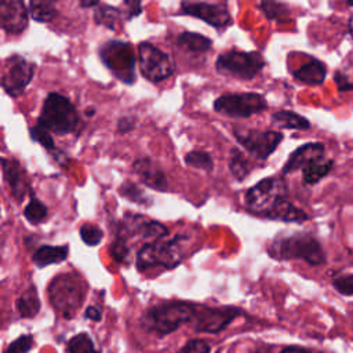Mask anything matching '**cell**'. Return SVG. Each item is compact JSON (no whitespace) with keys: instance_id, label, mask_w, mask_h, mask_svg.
<instances>
[{"instance_id":"cell-8","label":"cell","mask_w":353,"mask_h":353,"mask_svg":"<svg viewBox=\"0 0 353 353\" xmlns=\"http://www.w3.org/2000/svg\"><path fill=\"white\" fill-rule=\"evenodd\" d=\"M287 196V185L283 176H268L251 186L244 193L245 208L263 216L265 212L281 197Z\"/></svg>"},{"instance_id":"cell-36","label":"cell","mask_w":353,"mask_h":353,"mask_svg":"<svg viewBox=\"0 0 353 353\" xmlns=\"http://www.w3.org/2000/svg\"><path fill=\"white\" fill-rule=\"evenodd\" d=\"M29 134H30V138L33 141H36L37 143H40L44 149H47V150H54L55 149V143H54V139H52L50 131L43 128L37 123L33 127L29 128Z\"/></svg>"},{"instance_id":"cell-45","label":"cell","mask_w":353,"mask_h":353,"mask_svg":"<svg viewBox=\"0 0 353 353\" xmlns=\"http://www.w3.org/2000/svg\"><path fill=\"white\" fill-rule=\"evenodd\" d=\"M248 353H273V350H272V347H269V346H258V347L252 349V350L248 352Z\"/></svg>"},{"instance_id":"cell-10","label":"cell","mask_w":353,"mask_h":353,"mask_svg":"<svg viewBox=\"0 0 353 353\" xmlns=\"http://www.w3.org/2000/svg\"><path fill=\"white\" fill-rule=\"evenodd\" d=\"M233 135L236 141L255 159L266 160L280 145L284 135L279 131H258L244 128L240 125L233 127Z\"/></svg>"},{"instance_id":"cell-14","label":"cell","mask_w":353,"mask_h":353,"mask_svg":"<svg viewBox=\"0 0 353 353\" xmlns=\"http://www.w3.org/2000/svg\"><path fill=\"white\" fill-rule=\"evenodd\" d=\"M178 15H189L204 21L214 28H226L232 23V15L225 4H214L205 1H182Z\"/></svg>"},{"instance_id":"cell-26","label":"cell","mask_w":353,"mask_h":353,"mask_svg":"<svg viewBox=\"0 0 353 353\" xmlns=\"http://www.w3.org/2000/svg\"><path fill=\"white\" fill-rule=\"evenodd\" d=\"M121 18V11L113 6L101 3L94 11V21L97 25H102L108 29L114 30L117 22Z\"/></svg>"},{"instance_id":"cell-46","label":"cell","mask_w":353,"mask_h":353,"mask_svg":"<svg viewBox=\"0 0 353 353\" xmlns=\"http://www.w3.org/2000/svg\"><path fill=\"white\" fill-rule=\"evenodd\" d=\"M99 4H101L99 1H88V0L79 3V6L83 7V8H90V7H95V8H97Z\"/></svg>"},{"instance_id":"cell-37","label":"cell","mask_w":353,"mask_h":353,"mask_svg":"<svg viewBox=\"0 0 353 353\" xmlns=\"http://www.w3.org/2000/svg\"><path fill=\"white\" fill-rule=\"evenodd\" d=\"M33 335L32 334H22L17 339H14L3 353H29L33 346Z\"/></svg>"},{"instance_id":"cell-12","label":"cell","mask_w":353,"mask_h":353,"mask_svg":"<svg viewBox=\"0 0 353 353\" xmlns=\"http://www.w3.org/2000/svg\"><path fill=\"white\" fill-rule=\"evenodd\" d=\"M33 73L34 65L32 62L26 61L18 54H12L4 61L1 87L8 95L17 98L29 85L33 79Z\"/></svg>"},{"instance_id":"cell-7","label":"cell","mask_w":353,"mask_h":353,"mask_svg":"<svg viewBox=\"0 0 353 353\" xmlns=\"http://www.w3.org/2000/svg\"><path fill=\"white\" fill-rule=\"evenodd\" d=\"M99 58L112 74L125 84L135 81V57L127 41L110 40L99 47Z\"/></svg>"},{"instance_id":"cell-47","label":"cell","mask_w":353,"mask_h":353,"mask_svg":"<svg viewBox=\"0 0 353 353\" xmlns=\"http://www.w3.org/2000/svg\"><path fill=\"white\" fill-rule=\"evenodd\" d=\"M347 33L353 39V15H350L349 22H347Z\"/></svg>"},{"instance_id":"cell-11","label":"cell","mask_w":353,"mask_h":353,"mask_svg":"<svg viewBox=\"0 0 353 353\" xmlns=\"http://www.w3.org/2000/svg\"><path fill=\"white\" fill-rule=\"evenodd\" d=\"M241 314L243 310L237 306H207L199 303L192 327L199 334H219Z\"/></svg>"},{"instance_id":"cell-30","label":"cell","mask_w":353,"mask_h":353,"mask_svg":"<svg viewBox=\"0 0 353 353\" xmlns=\"http://www.w3.org/2000/svg\"><path fill=\"white\" fill-rule=\"evenodd\" d=\"M68 353H102L101 349H97L94 341L87 332H79L73 335L66 343Z\"/></svg>"},{"instance_id":"cell-16","label":"cell","mask_w":353,"mask_h":353,"mask_svg":"<svg viewBox=\"0 0 353 353\" xmlns=\"http://www.w3.org/2000/svg\"><path fill=\"white\" fill-rule=\"evenodd\" d=\"M1 168H3V176L10 186V192L12 197L17 201H22L25 194L30 192L28 186L25 168L15 159H7V157L1 159Z\"/></svg>"},{"instance_id":"cell-40","label":"cell","mask_w":353,"mask_h":353,"mask_svg":"<svg viewBox=\"0 0 353 353\" xmlns=\"http://www.w3.org/2000/svg\"><path fill=\"white\" fill-rule=\"evenodd\" d=\"M334 80L336 83V87H338L339 92L353 91V79H352V76L343 73L342 70H336L334 73Z\"/></svg>"},{"instance_id":"cell-19","label":"cell","mask_w":353,"mask_h":353,"mask_svg":"<svg viewBox=\"0 0 353 353\" xmlns=\"http://www.w3.org/2000/svg\"><path fill=\"white\" fill-rule=\"evenodd\" d=\"M263 218L281 222L303 223L309 219V215L302 208L292 204L287 196H283L265 212Z\"/></svg>"},{"instance_id":"cell-24","label":"cell","mask_w":353,"mask_h":353,"mask_svg":"<svg viewBox=\"0 0 353 353\" xmlns=\"http://www.w3.org/2000/svg\"><path fill=\"white\" fill-rule=\"evenodd\" d=\"M270 120L274 125L279 128L284 130H299V131H306L310 128V121L303 117L302 114L292 112V110H277L272 113Z\"/></svg>"},{"instance_id":"cell-25","label":"cell","mask_w":353,"mask_h":353,"mask_svg":"<svg viewBox=\"0 0 353 353\" xmlns=\"http://www.w3.org/2000/svg\"><path fill=\"white\" fill-rule=\"evenodd\" d=\"M176 44L190 52H207L212 47V40L196 32H182L176 36Z\"/></svg>"},{"instance_id":"cell-15","label":"cell","mask_w":353,"mask_h":353,"mask_svg":"<svg viewBox=\"0 0 353 353\" xmlns=\"http://www.w3.org/2000/svg\"><path fill=\"white\" fill-rule=\"evenodd\" d=\"M29 10L23 1L3 0L0 3V25L8 34H21L28 28Z\"/></svg>"},{"instance_id":"cell-29","label":"cell","mask_w":353,"mask_h":353,"mask_svg":"<svg viewBox=\"0 0 353 353\" xmlns=\"http://www.w3.org/2000/svg\"><path fill=\"white\" fill-rule=\"evenodd\" d=\"M29 193H30V200L23 208V216L32 225H39L47 218L48 210H47V205L43 204L32 192Z\"/></svg>"},{"instance_id":"cell-27","label":"cell","mask_w":353,"mask_h":353,"mask_svg":"<svg viewBox=\"0 0 353 353\" xmlns=\"http://www.w3.org/2000/svg\"><path fill=\"white\" fill-rule=\"evenodd\" d=\"M57 7L54 1H40L32 0L29 3V14L36 22L47 23L51 22L57 17Z\"/></svg>"},{"instance_id":"cell-41","label":"cell","mask_w":353,"mask_h":353,"mask_svg":"<svg viewBox=\"0 0 353 353\" xmlns=\"http://www.w3.org/2000/svg\"><path fill=\"white\" fill-rule=\"evenodd\" d=\"M135 123H137L135 117H132V116H123L117 121V131L120 134H127V132L134 130Z\"/></svg>"},{"instance_id":"cell-39","label":"cell","mask_w":353,"mask_h":353,"mask_svg":"<svg viewBox=\"0 0 353 353\" xmlns=\"http://www.w3.org/2000/svg\"><path fill=\"white\" fill-rule=\"evenodd\" d=\"M332 285L341 295L353 296V273L334 277Z\"/></svg>"},{"instance_id":"cell-2","label":"cell","mask_w":353,"mask_h":353,"mask_svg":"<svg viewBox=\"0 0 353 353\" xmlns=\"http://www.w3.org/2000/svg\"><path fill=\"white\" fill-rule=\"evenodd\" d=\"M268 254L277 261L301 259L310 266H321L327 262L321 243L307 232L279 234L268 244Z\"/></svg>"},{"instance_id":"cell-33","label":"cell","mask_w":353,"mask_h":353,"mask_svg":"<svg viewBox=\"0 0 353 353\" xmlns=\"http://www.w3.org/2000/svg\"><path fill=\"white\" fill-rule=\"evenodd\" d=\"M185 163L193 168L204 170V171H211L214 161L210 153L203 152V150H192L186 153L185 156Z\"/></svg>"},{"instance_id":"cell-21","label":"cell","mask_w":353,"mask_h":353,"mask_svg":"<svg viewBox=\"0 0 353 353\" xmlns=\"http://www.w3.org/2000/svg\"><path fill=\"white\" fill-rule=\"evenodd\" d=\"M69 255V245H40L32 255V262L37 268H46L63 262Z\"/></svg>"},{"instance_id":"cell-23","label":"cell","mask_w":353,"mask_h":353,"mask_svg":"<svg viewBox=\"0 0 353 353\" xmlns=\"http://www.w3.org/2000/svg\"><path fill=\"white\" fill-rule=\"evenodd\" d=\"M334 168V160L325 159L324 156L314 159L302 168V181L306 185H314L324 179Z\"/></svg>"},{"instance_id":"cell-22","label":"cell","mask_w":353,"mask_h":353,"mask_svg":"<svg viewBox=\"0 0 353 353\" xmlns=\"http://www.w3.org/2000/svg\"><path fill=\"white\" fill-rule=\"evenodd\" d=\"M17 312L22 319H33L39 314L41 303L34 284L29 285L15 301Z\"/></svg>"},{"instance_id":"cell-38","label":"cell","mask_w":353,"mask_h":353,"mask_svg":"<svg viewBox=\"0 0 353 353\" xmlns=\"http://www.w3.org/2000/svg\"><path fill=\"white\" fill-rule=\"evenodd\" d=\"M211 346L207 343L204 339H189L188 342L183 343L182 347H179L175 353H210Z\"/></svg>"},{"instance_id":"cell-13","label":"cell","mask_w":353,"mask_h":353,"mask_svg":"<svg viewBox=\"0 0 353 353\" xmlns=\"http://www.w3.org/2000/svg\"><path fill=\"white\" fill-rule=\"evenodd\" d=\"M138 61L141 73L152 83H160L168 79L174 72L168 55L148 41L139 43Z\"/></svg>"},{"instance_id":"cell-44","label":"cell","mask_w":353,"mask_h":353,"mask_svg":"<svg viewBox=\"0 0 353 353\" xmlns=\"http://www.w3.org/2000/svg\"><path fill=\"white\" fill-rule=\"evenodd\" d=\"M84 317L91 320V321H99L102 319V313L101 310L97 307V306H88L85 310H84Z\"/></svg>"},{"instance_id":"cell-18","label":"cell","mask_w":353,"mask_h":353,"mask_svg":"<svg viewBox=\"0 0 353 353\" xmlns=\"http://www.w3.org/2000/svg\"><path fill=\"white\" fill-rule=\"evenodd\" d=\"M132 170L135 174L141 178V181L148 186L159 192H165L167 190V178L165 174L160 167H157L150 159L148 157H141L137 159L132 163Z\"/></svg>"},{"instance_id":"cell-5","label":"cell","mask_w":353,"mask_h":353,"mask_svg":"<svg viewBox=\"0 0 353 353\" xmlns=\"http://www.w3.org/2000/svg\"><path fill=\"white\" fill-rule=\"evenodd\" d=\"M80 123V117L76 106L69 98L50 92L41 106V112L37 117V124L50 132L65 135L73 132Z\"/></svg>"},{"instance_id":"cell-43","label":"cell","mask_w":353,"mask_h":353,"mask_svg":"<svg viewBox=\"0 0 353 353\" xmlns=\"http://www.w3.org/2000/svg\"><path fill=\"white\" fill-rule=\"evenodd\" d=\"M280 353H324V352H320V350H314V349H310V347H306V346H299V345H290V346H285L280 350Z\"/></svg>"},{"instance_id":"cell-4","label":"cell","mask_w":353,"mask_h":353,"mask_svg":"<svg viewBox=\"0 0 353 353\" xmlns=\"http://www.w3.org/2000/svg\"><path fill=\"white\" fill-rule=\"evenodd\" d=\"M52 309L63 319H73L85 298V285L77 274L62 273L55 276L47 288Z\"/></svg>"},{"instance_id":"cell-48","label":"cell","mask_w":353,"mask_h":353,"mask_svg":"<svg viewBox=\"0 0 353 353\" xmlns=\"http://www.w3.org/2000/svg\"><path fill=\"white\" fill-rule=\"evenodd\" d=\"M345 4H346L347 7H353V1H346Z\"/></svg>"},{"instance_id":"cell-6","label":"cell","mask_w":353,"mask_h":353,"mask_svg":"<svg viewBox=\"0 0 353 353\" xmlns=\"http://www.w3.org/2000/svg\"><path fill=\"white\" fill-rule=\"evenodd\" d=\"M265 65L266 61L256 51H226L215 61L219 74L239 80H252Z\"/></svg>"},{"instance_id":"cell-32","label":"cell","mask_w":353,"mask_h":353,"mask_svg":"<svg viewBox=\"0 0 353 353\" xmlns=\"http://www.w3.org/2000/svg\"><path fill=\"white\" fill-rule=\"evenodd\" d=\"M261 11L269 21H285L290 15V8L284 3L279 1H262L259 4Z\"/></svg>"},{"instance_id":"cell-17","label":"cell","mask_w":353,"mask_h":353,"mask_svg":"<svg viewBox=\"0 0 353 353\" xmlns=\"http://www.w3.org/2000/svg\"><path fill=\"white\" fill-rule=\"evenodd\" d=\"M324 152H325V146L321 142H306L301 145L290 154L288 160L285 161L281 170L283 175L291 174L296 170H302L314 159L324 156Z\"/></svg>"},{"instance_id":"cell-35","label":"cell","mask_w":353,"mask_h":353,"mask_svg":"<svg viewBox=\"0 0 353 353\" xmlns=\"http://www.w3.org/2000/svg\"><path fill=\"white\" fill-rule=\"evenodd\" d=\"M79 233H80V239L83 240V243L90 247H95L103 240V232L92 223L81 225Z\"/></svg>"},{"instance_id":"cell-1","label":"cell","mask_w":353,"mask_h":353,"mask_svg":"<svg viewBox=\"0 0 353 353\" xmlns=\"http://www.w3.org/2000/svg\"><path fill=\"white\" fill-rule=\"evenodd\" d=\"M197 305L199 303L194 302L175 299L153 305L142 313L139 325L143 331L163 338L176 331L183 324H192Z\"/></svg>"},{"instance_id":"cell-28","label":"cell","mask_w":353,"mask_h":353,"mask_svg":"<svg viewBox=\"0 0 353 353\" xmlns=\"http://www.w3.org/2000/svg\"><path fill=\"white\" fill-rule=\"evenodd\" d=\"M229 171L230 174L237 179V181H243L250 172H251V164L250 161L245 159V156L237 149L233 148L230 150V156H229Z\"/></svg>"},{"instance_id":"cell-20","label":"cell","mask_w":353,"mask_h":353,"mask_svg":"<svg viewBox=\"0 0 353 353\" xmlns=\"http://www.w3.org/2000/svg\"><path fill=\"white\" fill-rule=\"evenodd\" d=\"M292 76L295 80L306 85H321L327 76V65L323 61L309 55L306 62L292 70Z\"/></svg>"},{"instance_id":"cell-42","label":"cell","mask_w":353,"mask_h":353,"mask_svg":"<svg viewBox=\"0 0 353 353\" xmlns=\"http://www.w3.org/2000/svg\"><path fill=\"white\" fill-rule=\"evenodd\" d=\"M125 7H128L127 10V18L132 19L135 17H138L142 12V4L141 1H134V0H125L123 3Z\"/></svg>"},{"instance_id":"cell-9","label":"cell","mask_w":353,"mask_h":353,"mask_svg":"<svg viewBox=\"0 0 353 353\" xmlns=\"http://www.w3.org/2000/svg\"><path fill=\"white\" fill-rule=\"evenodd\" d=\"M218 113L234 119H245L268 109V101L258 92H228L214 101Z\"/></svg>"},{"instance_id":"cell-3","label":"cell","mask_w":353,"mask_h":353,"mask_svg":"<svg viewBox=\"0 0 353 353\" xmlns=\"http://www.w3.org/2000/svg\"><path fill=\"white\" fill-rule=\"evenodd\" d=\"M188 243V237L183 234L174 236L170 240H157L152 243H145L137 252V268L141 272L153 269V268H164L172 269L176 268L183 256V245Z\"/></svg>"},{"instance_id":"cell-31","label":"cell","mask_w":353,"mask_h":353,"mask_svg":"<svg viewBox=\"0 0 353 353\" xmlns=\"http://www.w3.org/2000/svg\"><path fill=\"white\" fill-rule=\"evenodd\" d=\"M119 193L135 204H139V205H150L152 204V199L145 193V190L131 181H125L120 186Z\"/></svg>"},{"instance_id":"cell-34","label":"cell","mask_w":353,"mask_h":353,"mask_svg":"<svg viewBox=\"0 0 353 353\" xmlns=\"http://www.w3.org/2000/svg\"><path fill=\"white\" fill-rule=\"evenodd\" d=\"M110 255L112 258L119 262V263H125L128 261V256H130V245H128V240L120 234V233H116L114 239H113V243L110 244Z\"/></svg>"}]
</instances>
